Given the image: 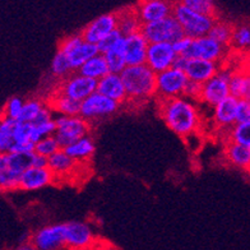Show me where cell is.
Listing matches in <instances>:
<instances>
[{"instance_id":"obj_1","label":"cell","mask_w":250,"mask_h":250,"mask_svg":"<svg viewBox=\"0 0 250 250\" xmlns=\"http://www.w3.org/2000/svg\"><path fill=\"white\" fill-rule=\"evenodd\" d=\"M160 115L165 124L181 138L190 137L201 128V115L197 106L187 97L158 100Z\"/></svg>"},{"instance_id":"obj_2","label":"cell","mask_w":250,"mask_h":250,"mask_svg":"<svg viewBox=\"0 0 250 250\" xmlns=\"http://www.w3.org/2000/svg\"><path fill=\"white\" fill-rule=\"evenodd\" d=\"M129 101L146 102L156 95V74L146 65L126 66L120 74Z\"/></svg>"},{"instance_id":"obj_3","label":"cell","mask_w":250,"mask_h":250,"mask_svg":"<svg viewBox=\"0 0 250 250\" xmlns=\"http://www.w3.org/2000/svg\"><path fill=\"white\" fill-rule=\"evenodd\" d=\"M174 17L184 31L185 36L193 40L208 36L214 22L217 21L214 17L202 16L194 10H191L183 1L175 4Z\"/></svg>"},{"instance_id":"obj_4","label":"cell","mask_w":250,"mask_h":250,"mask_svg":"<svg viewBox=\"0 0 250 250\" xmlns=\"http://www.w3.org/2000/svg\"><path fill=\"white\" fill-rule=\"evenodd\" d=\"M56 133L55 139L60 146V149L68 148L78 139L89 135L91 124L82 116H62L55 118Z\"/></svg>"},{"instance_id":"obj_5","label":"cell","mask_w":250,"mask_h":250,"mask_svg":"<svg viewBox=\"0 0 250 250\" xmlns=\"http://www.w3.org/2000/svg\"><path fill=\"white\" fill-rule=\"evenodd\" d=\"M189 78L185 72L176 68H170L162 73H158L156 78V95L158 100H171L184 96Z\"/></svg>"},{"instance_id":"obj_6","label":"cell","mask_w":250,"mask_h":250,"mask_svg":"<svg viewBox=\"0 0 250 250\" xmlns=\"http://www.w3.org/2000/svg\"><path fill=\"white\" fill-rule=\"evenodd\" d=\"M142 33L149 43H174L185 36L184 31L174 16L155 23L145 24L142 28Z\"/></svg>"},{"instance_id":"obj_7","label":"cell","mask_w":250,"mask_h":250,"mask_svg":"<svg viewBox=\"0 0 250 250\" xmlns=\"http://www.w3.org/2000/svg\"><path fill=\"white\" fill-rule=\"evenodd\" d=\"M232 74H234V72L221 68L220 72L213 78L209 79L208 82L203 84L199 101L211 106V107H216L220 102L231 96L230 81L232 78Z\"/></svg>"},{"instance_id":"obj_8","label":"cell","mask_w":250,"mask_h":250,"mask_svg":"<svg viewBox=\"0 0 250 250\" xmlns=\"http://www.w3.org/2000/svg\"><path fill=\"white\" fill-rule=\"evenodd\" d=\"M120 109V102L95 92L81 104V116L91 124L101 119L109 118Z\"/></svg>"},{"instance_id":"obj_9","label":"cell","mask_w":250,"mask_h":250,"mask_svg":"<svg viewBox=\"0 0 250 250\" xmlns=\"http://www.w3.org/2000/svg\"><path fill=\"white\" fill-rule=\"evenodd\" d=\"M30 243L37 250H69L65 240V224L41 227L31 235Z\"/></svg>"},{"instance_id":"obj_10","label":"cell","mask_w":250,"mask_h":250,"mask_svg":"<svg viewBox=\"0 0 250 250\" xmlns=\"http://www.w3.org/2000/svg\"><path fill=\"white\" fill-rule=\"evenodd\" d=\"M97 84L99 82L95 79L87 78L81 76L79 73H76V74H70L68 78L62 79L56 88V92L82 104L89 96L97 92Z\"/></svg>"},{"instance_id":"obj_11","label":"cell","mask_w":250,"mask_h":250,"mask_svg":"<svg viewBox=\"0 0 250 250\" xmlns=\"http://www.w3.org/2000/svg\"><path fill=\"white\" fill-rule=\"evenodd\" d=\"M116 30H118V16L116 13H107L102 14L95 18L92 22H89L81 32V36L86 42L99 45L102 40Z\"/></svg>"},{"instance_id":"obj_12","label":"cell","mask_w":250,"mask_h":250,"mask_svg":"<svg viewBox=\"0 0 250 250\" xmlns=\"http://www.w3.org/2000/svg\"><path fill=\"white\" fill-rule=\"evenodd\" d=\"M178 54L174 50L172 43H149L147 50L146 65L151 68L156 74L162 73L174 66V62L178 58Z\"/></svg>"},{"instance_id":"obj_13","label":"cell","mask_w":250,"mask_h":250,"mask_svg":"<svg viewBox=\"0 0 250 250\" xmlns=\"http://www.w3.org/2000/svg\"><path fill=\"white\" fill-rule=\"evenodd\" d=\"M226 50L227 47L222 46L209 36H204L193 40L191 47L184 56L188 59H203L220 62L226 54Z\"/></svg>"},{"instance_id":"obj_14","label":"cell","mask_w":250,"mask_h":250,"mask_svg":"<svg viewBox=\"0 0 250 250\" xmlns=\"http://www.w3.org/2000/svg\"><path fill=\"white\" fill-rule=\"evenodd\" d=\"M174 4L164 0H145L137 4L134 8L145 26L174 16Z\"/></svg>"},{"instance_id":"obj_15","label":"cell","mask_w":250,"mask_h":250,"mask_svg":"<svg viewBox=\"0 0 250 250\" xmlns=\"http://www.w3.org/2000/svg\"><path fill=\"white\" fill-rule=\"evenodd\" d=\"M65 240L69 250H89L95 237L88 224L73 221L65 224Z\"/></svg>"},{"instance_id":"obj_16","label":"cell","mask_w":250,"mask_h":250,"mask_svg":"<svg viewBox=\"0 0 250 250\" xmlns=\"http://www.w3.org/2000/svg\"><path fill=\"white\" fill-rule=\"evenodd\" d=\"M149 42L143 33H134L126 37V47H125V60L128 66L145 65L147 60V50Z\"/></svg>"},{"instance_id":"obj_17","label":"cell","mask_w":250,"mask_h":250,"mask_svg":"<svg viewBox=\"0 0 250 250\" xmlns=\"http://www.w3.org/2000/svg\"><path fill=\"white\" fill-rule=\"evenodd\" d=\"M237 106L239 99L234 96H229L226 100L213 107V122L217 128L230 130L234 125L237 124Z\"/></svg>"},{"instance_id":"obj_18","label":"cell","mask_w":250,"mask_h":250,"mask_svg":"<svg viewBox=\"0 0 250 250\" xmlns=\"http://www.w3.org/2000/svg\"><path fill=\"white\" fill-rule=\"evenodd\" d=\"M220 65L218 62H208L203 59H189L185 74L188 76L189 81L204 84L209 79L213 78L218 72H220Z\"/></svg>"},{"instance_id":"obj_19","label":"cell","mask_w":250,"mask_h":250,"mask_svg":"<svg viewBox=\"0 0 250 250\" xmlns=\"http://www.w3.org/2000/svg\"><path fill=\"white\" fill-rule=\"evenodd\" d=\"M55 181V176L50 168H37L30 167L27 171L22 174L21 178L20 189L22 190H39L47 185L53 184Z\"/></svg>"},{"instance_id":"obj_20","label":"cell","mask_w":250,"mask_h":250,"mask_svg":"<svg viewBox=\"0 0 250 250\" xmlns=\"http://www.w3.org/2000/svg\"><path fill=\"white\" fill-rule=\"evenodd\" d=\"M97 92L114 100V101L120 102V104L124 102L125 100H128L122 76L115 74V73H110L102 79H100L99 84H97Z\"/></svg>"},{"instance_id":"obj_21","label":"cell","mask_w":250,"mask_h":250,"mask_svg":"<svg viewBox=\"0 0 250 250\" xmlns=\"http://www.w3.org/2000/svg\"><path fill=\"white\" fill-rule=\"evenodd\" d=\"M35 153H1L0 155V170L9 171L22 176L24 171L32 167V160Z\"/></svg>"},{"instance_id":"obj_22","label":"cell","mask_w":250,"mask_h":250,"mask_svg":"<svg viewBox=\"0 0 250 250\" xmlns=\"http://www.w3.org/2000/svg\"><path fill=\"white\" fill-rule=\"evenodd\" d=\"M116 16H118V30L124 37L142 32L143 23L134 7L119 10L116 12Z\"/></svg>"},{"instance_id":"obj_23","label":"cell","mask_w":250,"mask_h":250,"mask_svg":"<svg viewBox=\"0 0 250 250\" xmlns=\"http://www.w3.org/2000/svg\"><path fill=\"white\" fill-rule=\"evenodd\" d=\"M125 47H126V37L120 36L107 53L102 54L107 62L110 73L122 74L125 68L128 66L125 60Z\"/></svg>"},{"instance_id":"obj_24","label":"cell","mask_w":250,"mask_h":250,"mask_svg":"<svg viewBox=\"0 0 250 250\" xmlns=\"http://www.w3.org/2000/svg\"><path fill=\"white\" fill-rule=\"evenodd\" d=\"M224 155L229 164L250 172V148L229 141L225 145Z\"/></svg>"},{"instance_id":"obj_25","label":"cell","mask_w":250,"mask_h":250,"mask_svg":"<svg viewBox=\"0 0 250 250\" xmlns=\"http://www.w3.org/2000/svg\"><path fill=\"white\" fill-rule=\"evenodd\" d=\"M81 162H77L72 157L66 155L65 151L60 149L49 158V168L53 172L55 178H65L69 176L73 171H76V167Z\"/></svg>"},{"instance_id":"obj_26","label":"cell","mask_w":250,"mask_h":250,"mask_svg":"<svg viewBox=\"0 0 250 250\" xmlns=\"http://www.w3.org/2000/svg\"><path fill=\"white\" fill-rule=\"evenodd\" d=\"M47 105L53 111L62 116H79L81 115V102L66 97L55 91L47 101Z\"/></svg>"},{"instance_id":"obj_27","label":"cell","mask_w":250,"mask_h":250,"mask_svg":"<svg viewBox=\"0 0 250 250\" xmlns=\"http://www.w3.org/2000/svg\"><path fill=\"white\" fill-rule=\"evenodd\" d=\"M100 54V50L97 45H93V43L86 42L83 41L81 45L73 50L72 53L68 54V59H69L70 66H72L73 72L77 70L78 72L81 68H82L84 64H86L88 60H91L92 58L97 56Z\"/></svg>"},{"instance_id":"obj_28","label":"cell","mask_w":250,"mask_h":250,"mask_svg":"<svg viewBox=\"0 0 250 250\" xmlns=\"http://www.w3.org/2000/svg\"><path fill=\"white\" fill-rule=\"evenodd\" d=\"M95 149L96 146L93 138L91 135H86L62 151H65L66 155L72 157L73 160H76L77 162H86L87 160L92 157Z\"/></svg>"},{"instance_id":"obj_29","label":"cell","mask_w":250,"mask_h":250,"mask_svg":"<svg viewBox=\"0 0 250 250\" xmlns=\"http://www.w3.org/2000/svg\"><path fill=\"white\" fill-rule=\"evenodd\" d=\"M78 73L81 76L95 79V81L99 82L100 79H102L104 77L110 74V69L109 65H107V62H106L105 59V56L102 55V54H99L97 56H95V58H92L91 60H88V62L78 70Z\"/></svg>"},{"instance_id":"obj_30","label":"cell","mask_w":250,"mask_h":250,"mask_svg":"<svg viewBox=\"0 0 250 250\" xmlns=\"http://www.w3.org/2000/svg\"><path fill=\"white\" fill-rule=\"evenodd\" d=\"M17 120L8 118H1L0 120V152L9 153L14 146V129Z\"/></svg>"},{"instance_id":"obj_31","label":"cell","mask_w":250,"mask_h":250,"mask_svg":"<svg viewBox=\"0 0 250 250\" xmlns=\"http://www.w3.org/2000/svg\"><path fill=\"white\" fill-rule=\"evenodd\" d=\"M232 35H234V27L227 22H224V21H216L212 30L208 33V36L225 47L231 45Z\"/></svg>"},{"instance_id":"obj_32","label":"cell","mask_w":250,"mask_h":250,"mask_svg":"<svg viewBox=\"0 0 250 250\" xmlns=\"http://www.w3.org/2000/svg\"><path fill=\"white\" fill-rule=\"evenodd\" d=\"M47 104L42 102L39 99H32L24 102L23 111L21 114L18 122L23 123V124L32 125L36 122V119L39 118L40 114L42 112V110L46 107Z\"/></svg>"},{"instance_id":"obj_33","label":"cell","mask_w":250,"mask_h":250,"mask_svg":"<svg viewBox=\"0 0 250 250\" xmlns=\"http://www.w3.org/2000/svg\"><path fill=\"white\" fill-rule=\"evenodd\" d=\"M72 72L73 69L72 66H70L68 56L62 53V51L58 50L55 56L53 58V62H51V73L62 81V79L68 78Z\"/></svg>"},{"instance_id":"obj_34","label":"cell","mask_w":250,"mask_h":250,"mask_svg":"<svg viewBox=\"0 0 250 250\" xmlns=\"http://www.w3.org/2000/svg\"><path fill=\"white\" fill-rule=\"evenodd\" d=\"M229 141L250 148V122L234 125L229 130Z\"/></svg>"},{"instance_id":"obj_35","label":"cell","mask_w":250,"mask_h":250,"mask_svg":"<svg viewBox=\"0 0 250 250\" xmlns=\"http://www.w3.org/2000/svg\"><path fill=\"white\" fill-rule=\"evenodd\" d=\"M56 133V122L55 119L50 120V122L45 123V124L41 125H31L30 129V139L32 143L36 145L37 142H40L41 139L47 138V137H53Z\"/></svg>"},{"instance_id":"obj_36","label":"cell","mask_w":250,"mask_h":250,"mask_svg":"<svg viewBox=\"0 0 250 250\" xmlns=\"http://www.w3.org/2000/svg\"><path fill=\"white\" fill-rule=\"evenodd\" d=\"M183 3L191 10L202 16L214 17L216 18V5L211 0H184Z\"/></svg>"},{"instance_id":"obj_37","label":"cell","mask_w":250,"mask_h":250,"mask_svg":"<svg viewBox=\"0 0 250 250\" xmlns=\"http://www.w3.org/2000/svg\"><path fill=\"white\" fill-rule=\"evenodd\" d=\"M60 151V146L55 137H47V138L41 139L35 145V153L41 155L43 157L50 158L53 155H55L56 152Z\"/></svg>"},{"instance_id":"obj_38","label":"cell","mask_w":250,"mask_h":250,"mask_svg":"<svg viewBox=\"0 0 250 250\" xmlns=\"http://www.w3.org/2000/svg\"><path fill=\"white\" fill-rule=\"evenodd\" d=\"M24 102L26 101H23L21 97H17V96L10 97L3 107V118L13 119V120L18 122L21 114L23 111Z\"/></svg>"},{"instance_id":"obj_39","label":"cell","mask_w":250,"mask_h":250,"mask_svg":"<svg viewBox=\"0 0 250 250\" xmlns=\"http://www.w3.org/2000/svg\"><path fill=\"white\" fill-rule=\"evenodd\" d=\"M236 49L245 50L250 47V26L248 24H241L234 28V35H232V42Z\"/></svg>"},{"instance_id":"obj_40","label":"cell","mask_w":250,"mask_h":250,"mask_svg":"<svg viewBox=\"0 0 250 250\" xmlns=\"http://www.w3.org/2000/svg\"><path fill=\"white\" fill-rule=\"evenodd\" d=\"M21 175L14 174L9 170H0V188L3 191H10L20 189Z\"/></svg>"},{"instance_id":"obj_41","label":"cell","mask_w":250,"mask_h":250,"mask_svg":"<svg viewBox=\"0 0 250 250\" xmlns=\"http://www.w3.org/2000/svg\"><path fill=\"white\" fill-rule=\"evenodd\" d=\"M83 41H84V40L81 36V33H78V35H72V36H68L62 40V42L59 43V46H58V50L62 51L65 55H68V54L72 53L73 50L76 49L78 45H81Z\"/></svg>"},{"instance_id":"obj_42","label":"cell","mask_w":250,"mask_h":250,"mask_svg":"<svg viewBox=\"0 0 250 250\" xmlns=\"http://www.w3.org/2000/svg\"><path fill=\"white\" fill-rule=\"evenodd\" d=\"M30 124H23V123H17L16 129H14V145H23L31 142L30 139Z\"/></svg>"},{"instance_id":"obj_43","label":"cell","mask_w":250,"mask_h":250,"mask_svg":"<svg viewBox=\"0 0 250 250\" xmlns=\"http://www.w3.org/2000/svg\"><path fill=\"white\" fill-rule=\"evenodd\" d=\"M202 88H203V84L194 82V81H189L187 87H185L184 97L191 100V101H193V100H194V101H199L202 95Z\"/></svg>"},{"instance_id":"obj_44","label":"cell","mask_w":250,"mask_h":250,"mask_svg":"<svg viewBox=\"0 0 250 250\" xmlns=\"http://www.w3.org/2000/svg\"><path fill=\"white\" fill-rule=\"evenodd\" d=\"M248 122H250V101L241 99L237 106V124Z\"/></svg>"},{"instance_id":"obj_45","label":"cell","mask_w":250,"mask_h":250,"mask_svg":"<svg viewBox=\"0 0 250 250\" xmlns=\"http://www.w3.org/2000/svg\"><path fill=\"white\" fill-rule=\"evenodd\" d=\"M120 36H123V35L119 32V30H116V31H114L112 33H110L109 36L105 37V39L102 40L101 42L97 45V46H99V50H100V54L107 53V51H109V50L112 47V45L116 42V40H118Z\"/></svg>"},{"instance_id":"obj_46","label":"cell","mask_w":250,"mask_h":250,"mask_svg":"<svg viewBox=\"0 0 250 250\" xmlns=\"http://www.w3.org/2000/svg\"><path fill=\"white\" fill-rule=\"evenodd\" d=\"M191 43H193V39H190V37L188 36H183L181 39H179L176 42L172 43V46H174V50L176 51L178 55L184 56L191 47Z\"/></svg>"},{"instance_id":"obj_47","label":"cell","mask_w":250,"mask_h":250,"mask_svg":"<svg viewBox=\"0 0 250 250\" xmlns=\"http://www.w3.org/2000/svg\"><path fill=\"white\" fill-rule=\"evenodd\" d=\"M32 167H37V168L49 167V158L35 153V155H33V160H32Z\"/></svg>"},{"instance_id":"obj_48","label":"cell","mask_w":250,"mask_h":250,"mask_svg":"<svg viewBox=\"0 0 250 250\" xmlns=\"http://www.w3.org/2000/svg\"><path fill=\"white\" fill-rule=\"evenodd\" d=\"M188 62H189V59H188V58L179 55L174 62V68L185 72V69H187V66H188Z\"/></svg>"},{"instance_id":"obj_49","label":"cell","mask_w":250,"mask_h":250,"mask_svg":"<svg viewBox=\"0 0 250 250\" xmlns=\"http://www.w3.org/2000/svg\"><path fill=\"white\" fill-rule=\"evenodd\" d=\"M14 250H37V249L35 247H33V245L30 243V241H28V243H22L20 245V247H17Z\"/></svg>"}]
</instances>
